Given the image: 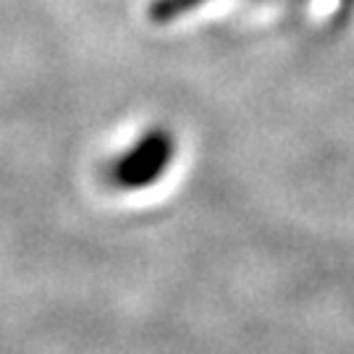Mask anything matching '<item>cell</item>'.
<instances>
[{"label":"cell","instance_id":"6da1fadb","mask_svg":"<svg viewBox=\"0 0 354 354\" xmlns=\"http://www.w3.org/2000/svg\"><path fill=\"white\" fill-rule=\"evenodd\" d=\"M176 158V140L171 131L152 127L131 147L121 152L111 163V184L115 189L140 192L158 184L168 174Z\"/></svg>","mask_w":354,"mask_h":354},{"label":"cell","instance_id":"7a4b0ae2","mask_svg":"<svg viewBox=\"0 0 354 354\" xmlns=\"http://www.w3.org/2000/svg\"><path fill=\"white\" fill-rule=\"evenodd\" d=\"M205 0H155L150 6V19L163 24V21H171V19H178L184 16L187 11L203 6Z\"/></svg>","mask_w":354,"mask_h":354}]
</instances>
